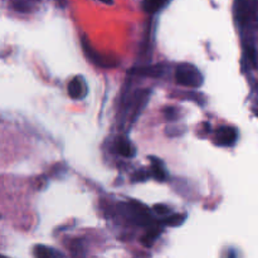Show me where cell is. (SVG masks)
<instances>
[{"label":"cell","instance_id":"1","mask_svg":"<svg viewBox=\"0 0 258 258\" xmlns=\"http://www.w3.org/2000/svg\"><path fill=\"white\" fill-rule=\"evenodd\" d=\"M176 82L181 86L191 88H198L203 85V76L198 68L189 63H183L176 68L175 72Z\"/></svg>","mask_w":258,"mask_h":258},{"label":"cell","instance_id":"2","mask_svg":"<svg viewBox=\"0 0 258 258\" xmlns=\"http://www.w3.org/2000/svg\"><path fill=\"white\" fill-rule=\"evenodd\" d=\"M87 83L82 76H77L68 83V95L73 100H82L87 96Z\"/></svg>","mask_w":258,"mask_h":258},{"label":"cell","instance_id":"3","mask_svg":"<svg viewBox=\"0 0 258 258\" xmlns=\"http://www.w3.org/2000/svg\"><path fill=\"white\" fill-rule=\"evenodd\" d=\"M238 134H237L236 128L231 127V126H222L221 128L217 130L216 134V141L218 145L221 146H232L236 144Z\"/></svg>","mask_w":258,"mask_h":258},{"label":"cell","instance_id":"4","mask_svg":"<svg viewBox=\"0 0 258 258\" xmlns=\"http://www.w3.org/2000/svg\"><path fill=\"white\" fill-rule=\"evenodd\" d=\"M153 164H151V174H153V176L156 180H165L166 170L164 168V164L161 163V160H158V159L153 158Z\"/></svg>","mask_w":258,"mask_h":258},{"label":"cell","instance_id":"5","mask_svg":"<svg viewBox=\"0 0 258 258\" xmlns=\"http://www.w3.org/2000/svg\"><path fill=\"white\" fill-rule=\"evenodd\" d=\"M34 257L35 258H58L57 252L54 251V249L49 248V247L47 246H42V244H39V246H35L34 247Z\"/></svg>","mask_w":258,"mask_h":258},{"label":"cell","instance_id":"6","mask_svg":"<svg viewBox=\"0 0 258 258\" xmlns=\"http://www.w3.org/2000/svg\"><path fill=\"white\" fill-rule=\"evenodd\" d=\"M117 151L120 155L125 156V158H133L135 155V148L131 145V143L126 140H120L117 143Z\"/></svg>","mask_w":258,"mask_h":258},{"label":"cell","instance_id":"7","mask_svg":"<svg viewBox=\"0 0 258 258\" xmlns=\"http://www.w3.org/2000/svg\"><path fill=\"white\" fill-rule=\"evenodd\" d=\"M165 5L166 3L155 2V0H148V2L143 3L144 10H145L146 13H150V14L159 12V10H160L163 7H165Z\"/></svg>","mask_w":258,"mask_h":258},{"label":"cell","instance_id":"8","mask_svg":"<svg viewBox=\"0 0 258 258\" xmlns=\"http://www.w3.org/2000/svg\"><path fill=\"white\" fill-rule=\"evenodd\" d=\"M12 7H13V9L17 10V12L28 13L32 10L33 4L29 2H13Z\"/></svg>","mask_w":258,"mask_h":258},{"label":"cell","instance_id":"9","mask_svg":"<svg viewBox=\"0 0 258 258\" xmlns=\"http://www.w3.org/2000/svg\"><path fill=\"white\" fill-rule=\"evenodd\" d=\"M184 219H185V216H180V214H174V216L169 217L166 219V224L171 227H178L180 224H183Z\"/></svg>","mask_w":258,"mask_h":258},{"label":"cell","instance_id":"10","mask_svg":"<svg viewBox=\"0 0 258 258\" xmlns=\"http://www.w3.org/2000/svg\"><path fill=\"white\" fill-rule=\"evenodd\" d=\"M154 209H155V212L158 214H168L169 213V208L168 207H165V206H163V204H160V206H155L154 207Z\"/></svg>","mask_w":258,"mask_h":258},{"label":"cell","instance_id":"11","mask_svg":"<svg viewBox=\"0 0 258 258\" xmlns=\"http://www.w3.org/2000/svg\"><path fill=\"white\" fill-rule=\"evenodd\" d=\"M144 171L143 170H139L138 173H136V176H135V180H145L146 178H148V175H143Z\"/></svg>","mask_w":258,"mask_h":258},{"label":"cell","instance_id":"12","mask_svg":"<svg viewBox=\"0 0 258 258\" xmlns=\"http://www.w3.org/2000/svg\"><path fill=\"white\" fill-rule=\"evenodd\" d=\"M228 258H236V254H234V252H231V253H229V257Z\"/></svg>","mask_w":258,"mask_h":258},{"label":"cell","instance_id":"13","mask_svg":"<svg viewBox=\"0 0 258 258\" xmlns=\"http://www.w3.org/2000/svg\"><path fill=\"white\" fill-rule=\"evenodd\" d=\"M0 258H8V257H5V256H3V254H0Z\"/></svg>","mask_w":258,"mask_h":258}]
</instances>
